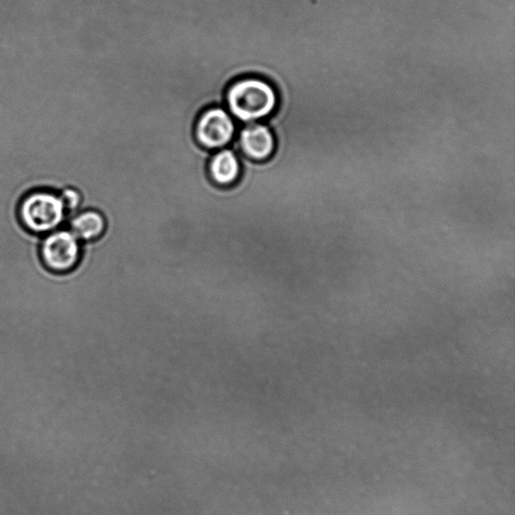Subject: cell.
I'll return each mask as SVG.
<instances>
[{"mask_svg": "<svg viewBox=\"0 0 515 515\" xmlns=\"http://www.w3.org/2000/svg\"><path fill=\"white\" fill-rule=\"evenodd\" d=\"M40 256L49 271L66 274L77 267L81 260L80 240L71 231L56 230L43 240Z\"/></svg>", "mask_w": 515, "mask_h": 515, "instance_id": "3", "label": "cell"}, {"mask_svg": "<svg viewBox=\"0 0 515 515\" xmlns=\"http://www.w3.org/2000/svg\"><path fill=\"white\" fill-rule=\"evenodd\" d=\"M66 213L60 196L50 192H36L27 195L19 210L21 225L36 234L56 231L63 224Z\"/></svg>", "mask_w": 515, "mask_h": 515, "instance_id": "2", "label": "cell"}, {"mask_svg": "<svg viewBox=\"0 0 515 515\" xmlns=\"http://www.w3.org/2000/svg\"><path fill=\"white\" fill-rule=\"evenodd\" d=\"M70 228L80 241H94L102 237L105 232V218L96 210L83 211L72 218Z\"/></svg>", "mask_w": 515, "mask_h": 515, "instance_id": "6", "label": "cell"}, {"mask_svg": "<svg viewBox=\"0 0 515 515\" xmlns=\"http://www.w3.org/2000/svg\"><path fill=\"white\" fill-rule=\"evenodd\" d=\"M228 102L234 116L243 121H254L271 115L277 105L274 89L259 79H245L229 91Z\"/></svg>", "mask_w": 515, "mask_h": 515, "instance_id": "1", "label": "cell"}, {"mask_svg": "<svg viewBox=\"0 0 515 515\" xmlns=\"http://www.w3.org/2000/svg\"><path fill=\"white\" fill-rule=\"evenodd\" d=\"M210 172L218 184H233L240 174V164L236 155L230 150L221 151L211 161Z\"/></svg>", "mask_w": 515, "mask_h": 515, "instance_id": "7", "label": "cell"}, {"mask_svg": "<svg viewBox=\"0 0 515 515\" xmlns=\"http://www.w3.org/2000/svg\"><path fill=\"white\" fill-rule=\"evenodd\" d=\"M241 146L249 157L263 161L272 155L275 140L269 128L257 124L244 129L241 134Z\"/></svg>", "mask_w": 515, "mask_h": 515, "instance_id": "5", "label": "cell"}, {"mask_svg": "<svg viewBox=\"0 0 515 515\" xmlns=\"http://www.w3.org/2000/svg\"><path fill=\"white\" fill-rule=\"evenodd\" d=\"M234 126L232 118L223 109L215 108L204 113L198 125V138L202 146L218 148L233 139Z\"/></svg>", "mask_w": 515, "mask_h": 515, "instance_id": "4", "label": "cell"}, {"mask_svg": "<svg viewBox=\"0 0 515 515\" xmlns=\"http://www.w3.org/2000/svg\"><path fill=\"white\" fill-rule=\"evenodd\" d=\"M59 196L67 211H75L80 207L82 198L80 193L75 189L67 188Z\"/></svg>", "mask_w": 515, "mask_h": 515, "instance_id": "8", "label": "cell"}]
</instances>
